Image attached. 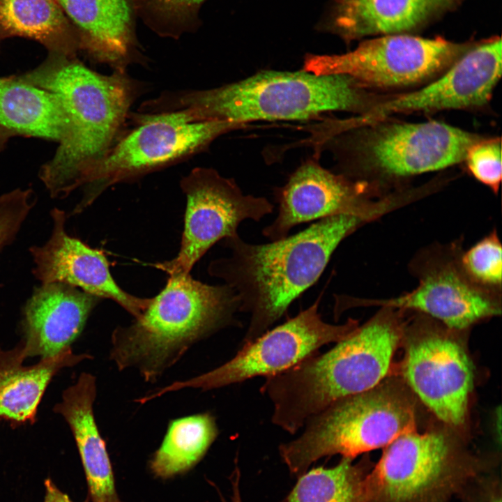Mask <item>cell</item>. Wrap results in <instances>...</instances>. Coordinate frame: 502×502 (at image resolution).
Returning a JSON list of instances; mask_svg holds the SVG:
<instances>
[{"label":"cell","instance_id":"cell-27","mask_svg":"<svg viewBox=\"0 0 502 502\" xmlns=\"http://www.w3.org/2000/svg\"><path fill=\"white\" fill-rule=\"evenodd\" d=\"M206 0H136L138 17L155 34L178 39L194 33L199 13Z\"/></svg>","mask_w":502,"mask_h":502},{"label":"cell","instance_id":"cell-21","mask_svg":"<svg viewBox=\"0 0 502 502\" xmlns=\"http://www.w3.org/2000/svg\"><path fill=\"white\" fill-rule=\"evenodd\" d=\"M96 378L82 373L77 382L65 390L54 410L66 420L73 432L86 476L91 502H121L106 445L93 415Z\"/></svg>","mask_w":502,"mask_h":502},{"label":"cell","instance_id":"cell-29","mask_svg":"<svg viewBox=\"0 0 502 502\" xmlns=\"http://www.w3.org/2000/svg\"><path fill=\"white\" fill-rule=\"evenodd\" d=\"M464 160L473 176L496 194L501 181L500 140L481 139L469 149Z\"/></svg>","mask_w":502,"mask_h":502},{"label":"cell","instance_id":"cell-7","mask_svg":"<svg viewBox=\"0 0 502 502\" xmlns=\"http://www.w3.org/2000/svg\"><path fill=\"white\" fill-rule=\"evenodd\" d=\"M303 427L300 436L279 446L283 462L298 478L322 457L353 459L415 429L414 397L402 379L386 378L368 390L334 402Z\"/></svg>","mask_w":502,"mask_h":502},{"label":"cell","instance_id":"cell-26","mask_svg":"<svg viewBox=\"0 0 502 502\" xmlns=\"http://www.w3.org/2000/svg\"><path fill=\"white\" fill-rule=\"evenodd\" d=\"M372 464L367 457L353 463L342 457L333 467L305 471L283 502H365Z\"/></svg>","mask_w":502,"mask_h":502},{"label":"cell","instance_id":"cell-20","mask_svg":"<svg viewBox=\"0 0 502 502\" xmlns=\"http://www.w3.org/2000/svg\"><path fill=\"white\" fill-rule=\"evenodd\" d=\"M462 0H334L330 29L346 42L416 29Z\"/></svg>","mask_w":502,"mask_h":502},{"label":"cell","instance_id":"cell-25","mask_svg":"<svg viewBox=\"0 0 502 502\" xmlns=\"http://www.w3.org/2000/svg\"><path fill=\"white\" fill-rule=\"evenodd\" d=\"M218 434L215 417L208 412L172 420L151 461L152 471L166 478L188 470L204 455Z\"/></svg>","mask_w":502,"mask_h":502},{"label":"cell","instance_id":"cell-23","mask_svg":"<svg viewBox=\"0 0 502 502\" xmlns=\"http://www.w3.org/2000/svg\"><path fill=\"white\" fill-rule=\"evenodd\" d=\"M0 126L13 134L60 142L68 120L56 95L12 76L0 77Z\"/></svg>","mask_w":502,"mask_h":502},{"label":"cell","instance_id":"cell-5","mask_svg":"<svg viewBox=\"0 0 502 502\" xmlns=\"http://www.w3.org/2000/svg\"><path fill=\"white\" fill-rule=\"evenodd\" d=\"M142 314L112 335L110 358L120 370L135 368L155 381L196 342L235 324L239 303L226 284L210 285L190 273L169 275Z\"/></svg>","mask_w":502,"mask_h":502},{"label":"cell","instance_id":"cell-1","mask_svg":"<svg viewBox=\"0 0 502 502\" xmlns=\"http://www.w3.org/2000/svg\"><path fill=\"white\" fill-rule=\"evenodd\" d=\"M17 77L56 95L66 113L67 134L39 172L50 195L63 197L84 185L123 134L142 88L126 71L102 75L56 53Z\"/></svg>","mask_w":502,"mask_h":502},{"label":"cell","instance_id":"cell-4","mask_svg":"<svg viewBox=\"0 0 502 502\" xmlns=\"http://www.w3.org/2000/svg\"><path fill=\"white\" fill-rule=\"evenodd\" d=\"M374 103L366 89L344 75L261 70L220 86L167 92L156 99L160 112H178L191 122L307 121L333 112L359 115Z\"/></svg>","mask_w":502,"mask_h":502},{"label":"cell","instance_id":"cell-6","mask_svg":"<svg viewBox=\"0 0 502 502\" xmlns=\"http://www.w3.org/2000/svg\"><path fill=\"white\" fill-rule=\"evenodd\" d=\"M481 137L448 124L428 121L351 128L314 143L315 155L330 151L346 177L379 188L390 181L434 172L464 161Z\"/></svg>","mask_w":502,"mask_h":502},{"label":"cell","instance_id":"cell-12","mask_svg":"<svg viewBox=\"0 0 502 502\" xmlns=\"http://www.w3.org/2000/svg\"><path fill=\"white\" fill-rule=\"evenodd\" d=\"M475 45L441 37L386 35L365 40L345 54H307L302 70L347 75L365 89L409 86L446 70Z\"/></svg>","mask_w":502,"mask_h":502},{"label":"cell","instance_id":"cell-3","mask_svg":"<svg viewBox=\"0 0 502 502\" xmlns=\"http://www.w3.org/2000/svg\"><path fill=\"white\" fill-rule=\"evenodd\" d=\"M405 312L381 307L328 351L266 377L260 391L273 404L272 423L294 434L309 418L334 402L380 383L403 341Z\"/></svg>","mask_w":502,"mask_h":502},{"label":"cell","instance_id":"cell-11","mask_svg":"<svg viewBox=\"0 0 502 502\" xmlns=\"http://www.w3.org/2000/svg\"><path fill=\"white\" fill-rule=\"evenodd\" d=\"M459 332L418 313L406 323L403 338V381L451 427L464 424L474 382L473 365Z\"/></svg>","mask_w":502,"mask_h":502},{"label":"cell","instance_id":"cell-34","mask_svg":"<svg viewBox=\"0 0 502 502\" xmlns=\"http://www.w3.org/2000/svg\"><path fill=\"white\" fill-rule=\"evenodd\" d=\"M227 502V501H226ZM229 502H243L241 496L238 494H235L231 496Z\"/></svg>","mask_w":502,"mask_h":502},{"label":"cell","instance_id":"cell-2","mask_svg":"<svg viewBox=\"0 0 502 502\" xmlns=\"http://www.w3.org/2000/svg\"><path fill=\"white\" fill-rule=\"evenodd\" d=\"M365 223L362 218L340 215L268 243H250L238 234L224 239L229 254L211 261L208 271L234 290L238 311L250 314L241 345L271 329L317 281L340 243Z\"/></svg>","mask_w":502,"mask_h":502},{"label":"cell","instance_id":"cell-22","mask_svg":"<svg viewBox=\"0 0 502 502\" xmlns=\"http://www.w3.org/2000/svg\"><path fill=\"white\" fill-rule=\"evenodd\" d=\"M89 358L69 349L25 366L21 344L11 350L0 349V419L15 425L34 423L38 404L52 377L61 369Z\"/></svg>","mask_w":502,"mask_h":502},{"label":"cell","instance_id":"cell-8","mask_svg":"<svg viewBox=\"0 0 502 502\" xmlns=\"http://www.w3.org/2000/svg\"><path fill=\"white\" fill-rule=\"evenodd\" d=\"M485 469L452 432L415 429L383 448L368 474L365 502H450Z\"/></svg>","mask_w":502,"mask_h":502},{"label":"cell","instance_id":"cell-30","mask_svg":"<svg viewBox=\"0 0 502 502\" xmlns=\"http://www.w3.org/2000/svg\"><path fill=\"white\" fill-rule=\"evenodd\" d=\"M32 201L28 190L17 189L0 196V248L17 234L32 207Z\"/></svg>","mask_w":502,"mask_h":502},{"label":"cell","instance_id":"cell-33","mask_svg":"<svg viewBox=\"0 0 502 502\" xmlns=\"http://www.w3.org/2000/svg\"><path fill=\"white\" fill-rule=\"evenodd\" d=\"M14 135L11 131L0 126V152L3 149L8 139Z\"/></svg>","mask_w":502,"mask_h":502},{"label":"cell","instance_id":"cell-14","mask_svg":"<svg viewBox=\"0 0 502 502\" xmlns=\"http://www.w3.org/2000/svg\"><path fill=\"white\" fill-rule=\"evenodd\" d=\"M363 181H353L323 167L318 158L307 159L275 190L278 213L262 230L271 241L288 236L295 226L314 220L347 215L367 223L407 204L406 195H383Z\"/></svg>","mask_w":502,"mask_h":502},{"label":"cell","instance_id":"cell-17","mask_svg":"<svg viewBox=\"0 0 502 502\" xmlns=\"http://www.w3.org/2000/svg\"><path fill=\"white\" fill-rule=\"evenodd\" d=\"M52 217L50 238L45 245L31 248L36 277L43 284H67L100 298L111 299L138 318L151 298H139L122 289L112 277L104 254L66 233L63 211L54 208Z\"/></svg>","mask_w":502,"mask_h":502},{"label":"cell","instance_id":"cell-13","mask_svg":"<svg viewBox=\"0 0 502 502\" xmlns=\"http://www.w3.org/2000/svg\"><path fill=\"white\" fill-rule=\"evenodd\" d=\"M321 298L295 317L243 344L236 354L222 365L158 389L152 393V397L183 388L209 390L259 376H273L318 353L324 345L341 341L358 327V321L350 318L342 324L324 321L319 312Z\"/></svg>","mask_w":502,"mask_h":502},{"label":"cell","instance_id":"cell-28","mask_svg":"<svg viewBox=\"0 0 502 502\" xmlns=\"http://www.w3.org/2000/svg\"><path fill=\"white\" fill-rule=\"evenodd\" d=\"M461 264L469 277L480 287L501 294L502 248L494 229L461 254Z\"/></svg>","mask_w":502,"mask_h":502},{"label":"cell","instance_id":"cell-9","mask_svg":"<svg viewBox=\"0 0 502 502\" xmlns=\"http://www.w3.org/2000/svg\"><path fill=\"white\" fill-rule=\"evenodd\" d=\"M462 240L419 250L409 268L418 281L413 290L388 299L340 297L339 307H390L427 316L458 331L501 313V294L473 282L461 264Z\"/></svg>","mask_w":502,"mask_h":502},{"label":"cell","instance_id":"cell-18","mask_svg":"<svg viewBox=\"0 0 502 502\" xmlns=\"http://www.w3.org/2000/svg\"><path fill=\"white\" fill-rule=\"evenodd\" d=\"M72 21L79 49L114 71L144 60L136 0H56Z\"/></svg>","mask_w":502,"mask_h":502},{"label":"cell","instance_id":"cell-32","mask_svg":"<svg viewBox=\"0 0 502 502\" xmlns=\"http://www.w3.org/2000/svg\"><path fill=\"white\" fill-rule=\"evenodd\" d=\"M45 496L44 502H74L68 495L60 491L52 480L47 479L45 482Z\"/></svg>","mask_w":502,"mask_h":502},{"label":"cell","instance_id":"cell-19","mask_svg":"<svg viewBox=\"0 0 502 502\" xmlns=\"http://www.w3.org/2000/svg\"><path fill=\"white\" fill-rule=\"evenodd\" d=\"M100 299L67 284H42L24 307L25 358H51L71 349Z\"/></svg>","mask_w":502,"mask_h":502},{"label":"cell","instance_id":"cell-31","mask_svg":"<svg viewBox=\"0 0 502 502\" xmlns=\"http://www.w3.org/2000/svg\"><path fill=\"white\" fill-rule=\"evenodd\" d=\"M459 494L466 502H501V482L482 473L470 480Z\"/></svg>","mask_w":502,"mask_h":502},{"label":"cell","instance_id":"cell-24","mask_svg":"<svg viewBox=\"0 0 502 502\" xmlns=\"http://www.w3.org/2000/svg\"><path fill=\"white\" fill-rule=\"evenodd\" d=\"M38 40L51 53L75 57V30L56 0H0V38Z\"/></svg>","mask_w":502,"mask_h":502},{"label":"cell","instance_id":"cell-10","mask_svg":"<svg viewBox=\"0 0 502 502\" xmlns=\"http://www.w3.org/2000/svg\"><path fill=\"white\" fill-rule=\"evenodd\" d=\"M135 127L122 134L83 186L82 206L108 187L137 178L206 149L215 139L247 125L227 121L190 122L178 112L130 113Z\"/></svg>","mask_w":502,"mask_h":502},{"label":"cell","instance_id":"cell-16","mask_svg":"<svg viewBox=\"0 0 502 502\" xmlns=\"http://www.w3.org/2000/svg\"><path fill=\"white\" fill-rule=\"evenodd\" d=\"M501 38L480 42L439 78L418 90L374 103L363 114L349 119V126H371L394 114L480 107L489 100L501 78Z\"/></svg>","mask_w":502,"mask_h":502},{"label":"cell","instance_id":"cell-15","mask_svg":"<svg viewBox=\"0 0 502 502\" xmlns=\"http://www.w3.org/2000/svg\"><path fill=\"white\" fill-rule=\"evenodd\" d=\"M181 188L187 199L181 248L175 258L155 266L169 275L190 273L215 243L237 235L242 222H259L274 209L266 197L244 195L234 179L213 168L193 169Z\"/></svg>","mask_w":502,"mask_h":502}]
</instances>
